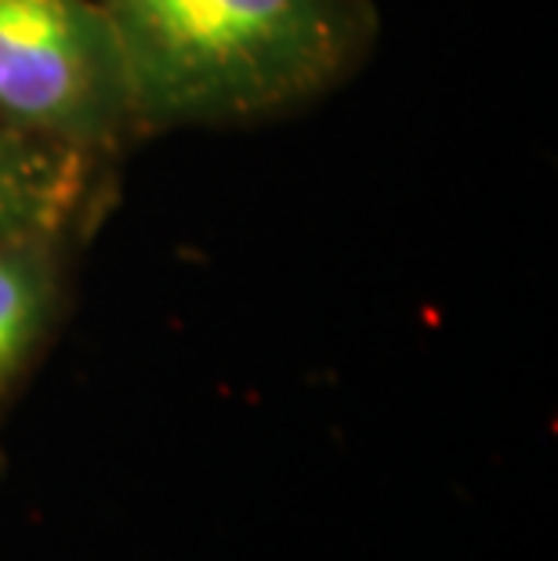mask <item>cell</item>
Here are the masks:
<instances>
[{
    "label": "cell",
    "mask_w": 558,
    "mask_h": 561,
    "mask_svg": "<svg viewBox=\"0 0 558 561\" xmlns=\"http://www.w3.org/2000/svg\"><path fill=\"white\" fill-rule=\"evenodd\" d=\"M138 135L251 127L344 88L374 55V0H102Z\"/></svg>",
    "instance_id": "cell-1"
},
{
    "label": "cell",
    "mask_w": 558,
    "mask_h": 561,
    "mask_svg": "<svg viewBox=\"0 0 558 561\" xmlns=\"http://www.w3.org/2000/svg\"><path fill=\"white\" fill-rule=\"evenodd\" d=\"M0 127L102 163L141 138L102 0H0Z\"/></svg>",
    "instance_id": "cell-2"
},
{
    "label": "cell",
    "mask_w": 558,
    "mask_h": 561,
    "mask_svg": "<svg viewBox=\"0 0 558 561\" xmlns=\"http://www.w3.org/2000/svg\"><path fill=\"white\" fill-rule=\"evenodd\" d=\"M110 163L0 127V240L80 236L102 199Z\"/></svg>",
    "instance_id": "cell-3"
},
{
    "label": "cell",
    "mask_w": 558,
    "mask_h": 561,
    "mask_svg": "<svg viewBox=\"0 0 558 561\" xmlns=\"http://www.w3.org/2000/svg\"><path fill=\"white\" fill-rule=\"evenodd\" d=\"M77 236L0 240V402H4L52 330Z\"/></svg>",
    "instance_id": "cell-4"
}]
</instances>
